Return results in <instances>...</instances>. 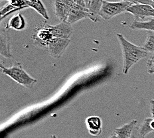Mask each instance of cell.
Returning a JSON list of instances; mask_svg holds the SVG:
<instances>
[{
    "label": "cell",
    "instance_id": "cell-1",
    "mask_svg": "<svg viewBox=\"0 0 154 138\" xmlns=\"http://www.w3.org/2000/svg\"><path fill=\"white\" fill-rule=\"evenodd\" d=\"M116 36L120 42L122 52V73L127 75L131 67L140 60L146 57L148 53L143 47L135 45L128 41L122 34L118 33Z\"/></svg>",
    "mask_w": 154,
    "mask_h": 138
},
{
    "label": "cell",
    "instance_id": "cell-2",
    "mask_svg": "<svg viewBox=\"0 0 154 138\" xmlns=\"http://www.w3.org/2000/svg\"><path fill=\"white\" fill-rule=\"evenodd\" d=\"M2 72L10 77L19 84L27 88H32L37 82V80L32 78L25 71L20 62L15 61L10 67H5L1 65Z\"/></svg>",
    "mask_w": 154,
    "mask_h": 138
},
{
    "label": "cell",
    "instance_id": "cell-3",
    "mask_svg": "<svg viewBox=\"0 0 154 138\" xmlns=\"http://www.w3.org/2000/svg\"><path fill=\"white\" fill-rule=\"evenodd\" d=\"M132 4L129 2H110L104 0L99 15L104 20H108L118 15L127 11L128 8Z\"/></svg>",
    "mask_w": 154,
    "mask_h": 138
},
{
    "label": "cell",
    "instance_id": "cell-4",
    "mask_svg": "<svg viewBox=\"0 0 154 138\" xmlns=\"http://www.w3.org/2000/svg\"><path fill=\"white\" fill-rule=\"evenodd\" d=\"M70 42L69 38L53 37L47 44V49L49 54L55 59H59Z\"/></svg>",
    "mask_w": 154,
    "mask_h": 138
},
{
    "label": "cell",
    "instance_id": "cell-5",
    "mask_svg": "<svg viewBox=\"0 0 154 138\" xmlns=\"http://www.w3.org/2000/svg\"><path fill=\"white\" fill-rule=\"evenodd\" d=\"M127 11L134 16L135 20H143L146 17H154V8L150 5L132 4Z\"/></svg>",
    "mask_w": 154,
    "mask_h": 138
},
{
    "label": "cell",
    "instance_id": "cell-6",
    "mask_svg": "<svg viewBox=\"0 0 154 138\" xmlns=\"http://www.w3.org/2000/svg\"><path fill=\"white\" fill-rule=\"evenodd\" d=\"M54 14L60 21L66 22L69 13L75 4L73 0H53Z\"/></svg>",
    "mask_w": 154,
    "mask_h": 138
},
{
    "label": "cell",
    "instance_id": "cell-7",
    "mask_svg": "<svg viewBox=\"0 0 154 138\" xmlns=\"http://www.w3.org/2000/svg\"><path fill=\"white\" fill-rule=\"evenodd\" d=\"M47 27L53 37L69 38L73 31L72 25L63 21L55 25H47Z\"/></svg>",
    "mask_w": 154,
    "mask_h": 138
},
{
    "label": "cell",
    "instance_id": "cell-8",
    "mask_svg": "<svg viewBox=\"0 0 154 138\" xmlns=\"http://www.w3.org/2000/svg\"><path fill=\"white\" fill-rule=\"evenodd\" d=\"M85 18L92 19V16L91 14H90L88 9L75 3V4L74 5L69 13V17L66 20V23L72 25L78 21L81 20V19Z\"/></svg>",
    "mask_w": 154,
    "mask_h": 138
},
{
    "label": "cell",
    "instance_id": "cell-9",
    "mask_svg": "<svg viewBox=\"0 0 154 138\" xmlns=\"http://www.w3.org/2000/svg\"><path fill=\"white\" fill-rule=\"evenodd\" d=\"M0 33V53L1 55L5 58L13 57L11 53L10 38L7 31V28L2 27Z\"/></svg>",
    "mask_w": 154,
    "mask_h": 138
},
{
    "label": "cell",
    "instance_id": "cell-10",
    "mask_svg": "<svg viewBox=\"0 0 154 138\" xmlns=\"http://www.w3.org/2000/svg\"><path fill=\"white\" fill-rule=\"evenodd\" d=\"M137 124V121L136 120H131L120 127L116 128L113 133L119 138H130Z\"/></svg>",
    "mask_w": 154,
    "mask_h": 138
},
{
    "label": "cell",
    "instance_id": "cell-11",
    "mask_svg": "<svg viewBox=\"0 0 154 138\" xmlns=\"http://www.w3.org/2000/svg\"><path fill=\"white\" fill-rule=\"evenodd\" d=\"M86 126L90 134L93 136H98L102 132V121L100 117H88L86 119Z\"/></svg>",
    "mask_w": 154,
    "mask_h": 138
},
{
    "label": "cell",
    "instance_id": "cell-12",
    "mask_svg": "<svg viewBox=\"0 0 154 138\" xmlns=\"http://www.w3.org/2000/svg\"><path fill=\"white\" fill-rule=\"evenodd\" d=\"M130 28L133 30H146L154 32V17L147 21L134 20L130 25Z\"/></svg>",
    "mask_w": 154,
    "mask_h": 138
},
{
    "label": "cell",
    "instance_id": "cell-13",
    "mask_svg": "<svg viewBox=\"0 0 154 138\" xmlns=\"http://www.w3.org/2000/svg\"><path fill=\"white\" fill-rule=\"evenodd\" d=\"M25 1L27 8H33L45 19H49L46 8H45L44 5L41 0H25Z\"/></svg>",
    "mask_w": 154,
    "mask_h": 138
},
{
    "label": "cell",
    "instance_id": "cell-14",
    "mask_svg": "<svg viewBox=\"0 0 154 138\" xmlns=\"http://www.w3.org/2000/svg\"><path fill=\"white\" fill-rule=\"evenodd\" d=\"M104 0H91L88 5V9L90 14H91L92 19L91 20L94 22L98 21V17H99V14L101 7L102 5V2Z\"/></svg>",
    "mask_w": 154,
    "mask_h": 138
},
{
    "label": "cell",
    "instance_id": "cell-15",
    "mask_svg": "<svg viewBox=\"0 0 154 138\" xmlns=\"http://www.w3.org/2000/svg\"><path fill=\"white\" fill-rule=\"evenodd\" d=\"M25 25H26V23L23 17L20 14H18L10 19L8 24V27L6 28H11L15 30L20 31L23 29L25 27Z\"/></svg>",
    "mask_w": 154,
    "mask_h": 138
},
{
    "label": "cell",
    "instance_id": "cell-16",
    "mask_svg": "<svg viewBox=\"0 0 154 138\" xmlns=\"http://www.w3.org/2000/svg\"><path fill=\"white\" fill-rule=\"evenodd\" d=\"M152 118H147L143 120L142 125L138 127L139 133L142 138H145L147 135L154 131L151 127V122L152 121Z\"/></svg>",
    "mask_w": 154,
    "mask_h": 138
},
{
    "label": "cell",
    "instance_id": "cell-17",
    "mask_svg": "<svg viewBox=\"0 0 154 138\" xmlns=\"http://www.w3.org/2000/svg\"><path fill=\"white\" fill-rule=\"evenodd\" d=\"M143 48L147 53H154V32L147 31V38Z\"/></svg>",
    "mask_w": 154,
    "mask_h": 138
},
{
    "label": "cell",
    "instance_id": "cell-18",
    "mask_svg": "<svg viewBox=\"0 0 154 138\" xmlns=\"http://www.w3.org/2000/svg\"><path fill=\"white\" fill-rule=\"evenodd\" d=\"M147 72L150 75L154 74V54L150 57V59L147 62Z\"/></svg>",
    "mask_w": 154,
    "mask_h": 138
},
{
    "label": "cell",
    "instance_id": "cell-19",
    "mask_svg": "<svg viewBox=\"0 0 154 138\" xmlns=\"http://www.w3.org/2000/svg\"><path fill=\"white\" fill-rule=\"evenodd\" d=\"M125 2H129L132 4H146L150 5L152 4V0H122Z\"/></svg>",
    "mask_w": 154,
    "mask_h": 138
},
{
    "label": "cell",
    "instance_id": "cell-20",
    "mask_svg": "<svg viewBox=\"0 0 154 138\" xmlns=\"http://www.w3.org/2000/svg\"><path fill=\"white\" fill-rule=\"evenodd\" d=\"M130 138H142V137L140 136V133H139L138 127H137V126L135 127V129L133 131V133H132V135H131Z\"/></svg>",
    "mask_w": 154,
    "mask_h": 138
},
{
    "label": "cell",
    "instance_id": "cell-21",
    "mask_svg": "<svg viewBox=\"0 0 154 138\" xmlns=\"http://www.w3.org/2000/svg\"><path fill=\"white\" fill-rule=\"evenodd\" d=\"M149 104H150L151 118H152L153 120H154V100H150Z\"/></svg>",
    "mask_w": 154,
    "mask_h": 138
},
{
    "label": "cell",
    "instance_id": "cell-22",
    "mask_svg": "<svg viewBox=\"0 0 154 138\" xmlns=\"http://www.w3.org/2000/svg\"><path fill=\"white\" fill-rule=\"evenodd\" d=\"M74 2H75L76 4H79V5H81L82 6H83V7H86V5H85V3L84 2V0H73Z\"/></svg>",
    "mask_w": 154,
    "mask_h": 138
},
{
    "label": "cell",
    "instance_id": "cell-23",
    "mask_svg": "<svg viewBox=\"0 0 154 138\" xmlns=\"http://www.w3.org/2000/svg\"><path fill=\"white\" fill-rule=\"evenodd\" d=\"M90 1H91V0H84L86 8H88V5L90 4Z\"/></svg>",
    "mask_w": 154,
    "mask_h": 138
},
{
    "label": "cell",
    "instance_id": "cell-24",
    "mask_svg": "<svg viewBox=\"0 0 154 138\" xmlns=\"http://www.w3.org/2000/svg\"><path fill=\"white\" fill-rule=\"evenodd\" d=\"M151 127H152L153 130L154 131V120H152V122H151Z\"/></svg>",
    "mask_w": 154,
    "mask_h": 138
},
{
    "label": "cell",
    "instance_id": "cell-25",
    "mask_svg": "<svg viewBox=\"0 0 154 138\" xmlns=\"http://www.w3.org/2000/svg\"><path fill=\"white\" fill-rule=\"evenodd\" d=\"M108 138H119V137L116 136V135H115L114 133H113L112 135H111V136H110V137H109Z\"/></svg>",
    "mask_w": 154,
    "mask_h": 138
},
{
    "label": "cell",
    "instance_id": "cell-26",
    "mask_svg": "<svg viewBox=\"0 0 154 138\" xmlns=\"http://www.w3.org/2000/svg\"><path fill=\"white\" fill-rule=\"evenodd\" d=\"M151 5H152V7L154 8V0H152V4H151Z\"/></svg>",
    "mask_w": 154,
    "mask_h": 138
},
{
    "label": "cell",
    "instance_id": "cell-27",
    "mask_svg": "<svg viewBox=\"0 0 154 138\" xmlns=\"http://www.w3.org/2000/svg\"><path fill=\"white\" fill-rule=\"evenodd\" d=\"M51 138H57V137L55 136H54V135H53V136H51Z\"/></svg>",
    "mask_w": 154,
    "mask_h": 138
}]
</instances>
